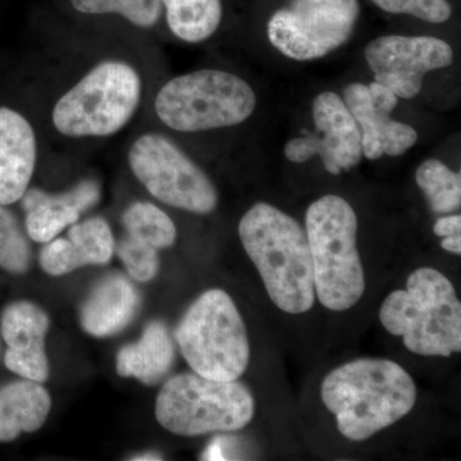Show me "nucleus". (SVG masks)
Segmentation results:
<instances>
[{
    "label": "nucleus",
    "instance_id": "16",
    "mask_svg": "<svg viewBox=\"0 0 461 461\" xmlns=\"http://www.w3.org/2000/svg\"><path fill=\"white\" fill-rule=\"evenodd\" d=\"M36 136L32 124L14 109L0 108V204L21 200L36 166Z\"/></svg>",
    "mask_w": 461,
    "mask_h": 461
},
{
    "label": "nucleus",
    "instance_id": "24",
    "mask_svg": "<svg viewBox=\"0 0 461 461\" xmlns=\"http://www.w3.org/2000/svg\"><path fill=\"white\" fill-rule=\"evenodd\" d=\"M68 240L77 249L86 266H103L111 262L113 257V233L107 221L102 217H91L72 224Z\"/></svg>",
    "mask_w": 461,
    "mask_h": 461
},
{
    "label": "nucleus",
    "instance_id": "31",
    "mask_svg": "<svg viewBox=\"0 0 461 461\" xmlns=\"http://www.w3.org/2000/svg\"><path fill=\"white\" fill-rule=\"evenodd\" d=\"M441 247L446 251H450V253L456 254V256H460L461 254V235H453L447 236V238H444L441 242Z\"/></svg>",
    "mask_w": 461,
    "mask_h": 461
},
{
    "label": "nucleus",
    "instance_id": "11",
    "mask_svg": "<svg viewBox=\"0 0 461 461\" xmlns=\"http://www.w3.org/2000/svg\"><path fill=\"white\" fill-rule=\"evenodd\" d=\"M375 83L399 99L420 95L429 72L454 62L451 45L435 36L386 35L375 39L364 50Z\"/></svg>",
    "mask_w": 461,
    "mask_h": 461
},
{
    "label": "nucleus",
    "instance_id": "2",
    "mask_svg": "<svg viewBox=\"0 0 461 461\" xmlns=\"http://www.w3.org/2000/svg\"><path fill=\"white\" fill-rule=\"evenodd\" d=\"M239 236L275 305L288 314L311 311L315 302L313 260L306 230L295 218L258 203L240 221Z\"/></svg>",
    "mask_w": 461,
    "mask_h": 461
},
{
    "label": "nucleus",
    "instance_id": "4",
    "mask_svg": "<svg viewBox=\"0 0 461 461\" xmlns=\"http://www.w3.org/2000/svg\"><path fill=\"white\" fill-rule=\"evenodd\" d=\"M305 230L313 260L315 296L330 311H348L366 290L353 206L338 195L315 200L306 212Z\"/></svg>",
    "mask_w": 461,
    "mask_h": 461
},
{
    "label": "nucleus",
    "instance_id": "9",
    "mask_svg": "<svg viewBox=\"0 0 461 461\" xmlns=\"http://www.w3.org/2000/svg\"><path fill=\"white\" fill-rule=\"evenodd\" d=\"M130 168L154 198L172 208L209 214L217 208V187L177 145L159 133H145L129 151Z\"/></svg>",
    "mask_w": 461,
    "mask_h": 461
},
{
    "label": "nucleus",
    "instance_id": "7",
    "mask_svg": "<svg viewBox=\"0 0 461 461\" xmlns=\"http://www.w3.org/2000/svg\"><path fill=\"white\" fill-rule=\"evenodd\" d=\"M256 402L239 381H214L184 373L160 388L156 418L173 435L196 437L213 432H235L254 418Z\"/></svg>",
    "mask_w": 461,
    "mask_h": 461
},
{
    "label": "nucleus",
    "instance_id": "8",
    "mask_svg": "<svg viewBox=\"0 0 461 461\" xmlns=\"http://www.w3.org/2000/svg\"><path fill=\"white\" fill-rule=\"evenodd\" d=\"M141 78L129 63L105 60L54 105L51 120L68 138H104L122 130L141 99Z\"/></svg>",
    "mask_w": 461,
    "mask_h": 461
},
{
    "label": "nucleus",
    "instance_id": "10",
    "mask_svg": "<svg viewBox=\"0 0 461 461\" xmlns=\"http://www.w3.org/2000/svg\"><path fill=\"white\" fill-rule=\"evenodd\" d=\"M359 14L357 0H291L273 14L267 33L282 56L308 62L344 47Z\"/></svg>",
    "mask_w": 461,
    "mask_h": 461
},
{
    "label": "nucleus",
    "instance_id": "15",
    "mask_svg": "<svg viewBox=\"0 0 461 461\" xmlns=\"http://www.w3.org/2000/svg\"><path fill=\"white\" fill-rule=\"evenodd\" d=\"M102 190L95 180L78 182L71 190L50 194L27 189L23 200L26 212L25 230L32 241L50 242L63 230L78 222L81 214L98 204Z\"/></svg>",
    "mask_w": 461,
    "mask_h": 461
},
{
    "label": "nucleus",
    "instance_id": "21",
    "mask_svg": "<svg viewBox=\"0 0 461 461\" xmlns=\"http://www.w3.org/2000/svg\"><path fill=\"white\" fill-rule=\"evenodd\" d=\"M415 181L435 213L447 214L461 205V175L438 159H427L415 173Z\"/></svg>",
    "mask_w": 461,
    "mask_h": 461
},
{
    "label": "nucleus",
    "instance_id": "26",
    "mask_svg": "<svg viewBox=\"0 0 461 461\" xmlns=\"http://www.w3.org/2000/svg\"><path fill=\"white\" fill-rule=\"evenodd\" d=\"M114 251H117L118 258L122 260L132 280L149 282L159 271L158 250L147 242L127 235L115 245Z\"/></svg>",
    "mask_w": 461,
    "mask_h": 461
},
{
    "label": "nucleus",
    "instance_id": "27",
    "mask_svg": "<svg viewBox=\"0 0 461 461\" xmlns=\"http://www.w3.org/2000/svg\"><path fill=\"white\" fill-rule=\"evenodd\" d=\"M387 14H408L429 23H444L453 14L448 0H372Z\"/></svg>",
    "mask_w": 461,
    "mask_h": 461
},
{
    "label": "nucleus",
    "instance_id": "14",
    "mask_svg": "<svg viewBox=\"0 0 461 461\" xmlns=\"http://www.w3.org/2000/svg\"><path fill=\"white\" fill-rule=\"evenodd\" d=\"M48 314L33 303L14 302L0 315V332L7 344L5 364L20 377L44 384L50 378L45 338L50 330Z\"/></svg>",
    "mask_w": 461,
    "mask_h": 461
},
{
    "label": "nucleus",
    "instance_id": "5",
    "mask_svg": "<svg viewBox=\"0 0 461 461\" xmlns=\"http://www.w3.org/2000/svg\"><path fill=\"white\" fill-rule=\"evenodd\" d=\"M190 368L214 381H238L250 362V342L238 306L223 290L205 291L175 333Z\"/></svg>",
    "mask_w": 461,
    "mask_h": 461
},
{
    "label": "nucleus",
    "instance_id": "28",
    "mask_svg": "<svg viewBox=\"0 0 461 461\" xmlns=\"http://www.w3.org/2000/svg\"><path fill=\"white\" fill-rule=\"evenodd\" d=\"M39 262L42 271L54 277L68 275L81 267H86L83 257L68 239H53L45 242Z\"/></svg>",
    "mask_w": 461,
    "mask_h": 461
},
{
    "label": "nucleus",
    "instance_id": "19",
    "mask_svg": "<svg viewBox=\"0 0 461 461\" xmlns=\"http://www.w3.org/2000/svg\"><path fill=\"white\" fill-rule=\"evenodd\" d=\"M50 408V393L39 382L23 378L0 388V442L41 429Z\"/></svg>",
    "mask_w": 461,
    "mask_h": 461
},
{
    "label": "nucleus",
    "instance_id": "6",
    "mask_svg": "<svg viewBox=\"0 0 461 461\" xmlns=\"http://www.w3.org/2000/svg\"><path fill=\"white\" fill-rule=\"evenodd\" d=\"M257 108L253 87L239 76L200 69L172 78L159 90V120L178 132L226 129L245 122Z\"/></svg>",
    "mask_w": 461,
    "mask_h": 461
},
{
    "label": "nucleus",
    "instance_id": "1",
    "mask_svg": "<svg viewBox=\"0 0 461 461\" xmlns=\"http://www.w3.org/2000/svg\"><path fill=\"white\" fill-rule=\"evenodd\" d=\"M321 397L339 433L362 442L412 411L417 386L400 364L366 357L333 369L321 382Z\"/></svg>",
    "mask_w": 461,
    "mask_h": 461
},
{
    "label": "nucleus",
    "instance_id": "18",
    "mask_svg": "<svg viewBox=\"0 0 461 461\" xmlns=\"http://www.w3.org/2000/svg\"><path fill=\"white\" fill-rule=\"evenodd\" d=\"M175 344L163 321H151L135 344L123 346L117 354L115 369L121 377L136 378L153 386L171 371Z\"/></svg>",
    "mask_w": 461,
    "mask_h": 461
},
{
    "label": "nucleus",
    "instance_id": "29",
    "mask_svg": "<svg viewBox=\"0 0 461 461\" xmlns=\"http://www.w3.org/2000/svg\"><path fill=\"white\" fill-rule=\"evenodd\" d=\"M433 232L438 238H447V236L460 235L461 233V217L460 214L448 215V217L439 218L433 226Z\"/></svg>",
    "mask_w": 461,
    "mask_h": 461
},
{
    "label": "nucleus",
    "instance_id": "23",
    "mask_svg": "<svg viewBox=\"0 0 461 461\" xmlns=\"http://www.w3.org/2000/svg\"><path fill=\"white\" fill-rule=\"evenodd\" d=\"M32 262L29 236L17 215L0 204V268L14 275H25Z\"/></svg>",
    "mask_w": 461,
    "mask_h": 461
},
{
    "label": "nucleus",
    "instance_id": "12",
    "mask_svg": "<svg viewBox=\"0 0 461 461\" xmlns=\"http://www.w3.org/2000/svg\"><path fill=\"white\" fill-rule=\"evenodd\" d=\"M312 112L317 132L291 139L285 157L297 165L320 157L330 175L354 169L363 159L362 133L342 96L324 91L315 96Z\"/></svg>",
    "mask_w": 461,
    "mask_h": 461
},
{
    "label": "nucleus",
    "instance_id": "20",
    "mask_svg": "<svg viewBox=\"0 0 461 461\" xmlns=\"http://www.w3.org/2000/svg\"><path fill=\"white\" fill-rule=\"evenodd\" d=\"M162 3L171 32L191 44L208 41L222 21L221 0H162Z\"/></svg>",
    "mask_w": 461,
    "mask_h": 461
},
{
    "label": "nucleus",
    "instance_id": "30",
    "mask_svg": "<svg viewBox=\"0 0 461 461\" xmlns=\"http://www.w3.org/2000/svg\"><path fill=\"white\" fill-rule=\"evenodd\" d=\"M224 439L215 438L211 445L208 446L204 453V460H226V454H224Z\"/></svg>",
    "mask_w": 461,
    "mask_h": 461
},
{
    "label": "nucleus",
    "instance_id": "32",
    "mask_svg": "<svg viewBox=\"0 0 461 461\" xmlns=\"http://www.w3.org/2000/svg\"><path fill=\"white\" fill-rule=\"evenodd\" d=\"M132 460L138 461H149V460H162L159 454L157 453H145L140 455H136L135 457H132Z\"/></svg>",
    "mask_w": 461,
    "mask_h": 461
},
{
    "label": "nucleus",
    "instance_id": "22",
    "mask_svg": "<svg viewBox=\"0 0 461 461\" xmlns=\"http://www.w3.org/2000/svg\"><path fill=\"white\" fill-rule=\"evenodd\" d=\"M122 223L127 235L157 250L171 248L177 239V229L169 215L151 203H133L124 211Z\"/></svg>",
    "mask_w": 461,
    "mask_h": 461
},
{
    "label": "nucleus",
    "instance_id": "3",
    "mask_svg": "<svg viewBox=\"0 0 461 461\" xmlns=\"http://www.w3.org/2000/svg\"><path fill=\"white\" fill-rule=\"evenodd\" d=\"M379 320L411 353L450 357L461 351V304L454 285L432 268L409 276L406 290H397L382 303Z\"/></svg>",
    "mask_w": 461,
    "mask_h": 461
},
{
    "label": "nucleus",
    "instance_id": "25",
    "mask_svg": "<svg viewBox=\"0 0 461 461\" xmlns=\"http://www.w3.org/2000/svg\"><path fill=\"white\" fill-rule=\"evenodd\" d=\"M81 14H117L132 25L149 29L159 23L163 14L162 0H71Z\"/></svg>",
    "mask_w": 461,
    "mask_h": 461
},
{
    "label": "nucleus",
    "instance_id": "17",
    "mask_svg": "<svg viewBox=\"0 0 461 461\" xmlns=\"http://www.w3.org/2000/svg\"><path fill=\"white\" fill-rule=\"evenodd\" d=\"M141 299L138 288L123 275L102 278L85 299L80 323L94 338H109L126 329L138 314Z\"/></svg>",
    "mask_w": 461,
    "mask_h": 461
},
{
    "label": "nucleus",
    "instance_id": "13",
    "mask_svg": "<svg viewBox=\"0 0 461 461\" xmlns=\"http://www.w3.org/2000/svg\"><path fill=\"white\" fill-rule=\"evenodd\" d=\"M342 99L359 126L366 159L377 160L384 154L400 157L417 144V130L391 118L399 98L384 85H348Z\"/></svg>",
    "mask_w": 461,
    "mask_h": 461
}]
</instances>
